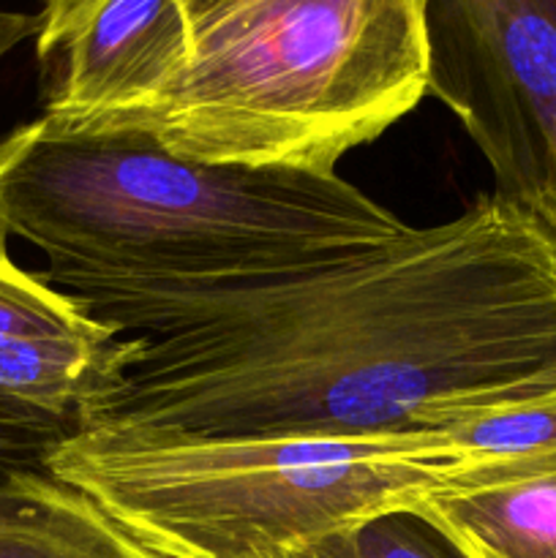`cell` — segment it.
Here are the masks:
<instances>
[{
  "mask_svg": "<svg viewBox=\"0 0 556 558\" xmlns=\"http://www.w3.org/2000/svg\"><path fill=\"white\" fill-rule=\"evenodd\" d=\"M74 303L136 338L82 423L109 434L403 436L556 387V238L499 194L281 283Z\"/></svg>",
  "mask_w": 556,
  "mask_h": 558,
  "instance_id": "obj_1",
  "label": "cell"
},
{
  "mask_svg": "<svg viewBox=\"0 0 556 558\" xmlns=\"http://www.w3.org/2000/svg\"><path fill=\"white\" fill-rule=\"evenodd\" d=\"M58 441H63V436L47 434V430L16 428V425H0V474L16 466L44 463Z\"/></svg>",
  "mask_w": 556,
  "mask_h": 558,
  "instance_id": "obj_11",
  "label": "cell"
},
{
  "mask_svg": "<svg viewBox=\"0 0 556 558\" xmlns=\"http://www.w3.org/2000/svg\"><path fill=\"white\" fill-rule=\"evenodd\" d=\"M44 466L174 558H270L360 532L463 480L436 430L403 436H125L82 428Z\"/></svg>",
  "mask_w": 556,
  "mask_h": 558,
  "instance_id": "obj_4",
  "label": "cell"
},
{
  "mask_svg": "<svg viewBox=\"0 0 556 558\" xmlns=\"http://www.w3.org/2000/svg\"><path fill=\"white\" fill-rule=\"evenodd\" d=\"M354 534H338V537L325 539V543L309 545V548L287 550V554H278L270 558H360L358 556V543H354Z\"/></svg>",
  "mask_w": 556,
  "mask_h": 558,
  "instance_id": "obj_13",
  "label": "cell"
},
{
  "mask_svg": "<svg viewBox=\"0 0 556 558\" xmlns=\"http://www.w3.org/2000/svg\"><path fill=\"white\" fill-rule=\"evenodd\" d=\"M36 54L52 69L44 114L82 123L142 107L191 52L180 0H55L44 5Z\"/></svg>",
  "mask_w": 556,
  "mask_h": 558,
  "instance_id": "obj_6",
  "label": "cell"
},
{
  "mask_svg": "<svg viewBox=\"0 0 556 558\" xmlns=\"http://www.w3.org/2000/svg\"><path fill=\"white\" fill-rule=\"evenodd\" d=\"M0 558H174L44 463L0 474Z\"/></svg>",
  "mask_w": 556,
  "mask_h": 558,
  "instance_id": "obj_8",
  "label": "cell"
},
{
  "mask_svg": "<svg viewBox=\"0 0 556 558\" xmlns=\"http://www.w3.org/2000/svg\"><path fill=\"white\" fill-rule=\"evenodd\" d=\"M49 3H55V0H44V5H49Z\"/></svg>",
  "mask_w": 556,
  "mask_h": 558,
  "instance_id": "obj_15",
  "label": "cell"
},
{
  "mask_svg": "<svg viewBox=\"0 0 556 558\" xmlns=\"http://www.w3.org/2000/svg\"><path fill=\"white\" fill-rule=\"evenodd\" d=\"M458 558H556V456L447 485L412 510Z\"/></svg>",
  "mask_w": 556,
  "mask_h": 558,
  "instance_id": "obj_7",
  "label": "cell"
},
{
  "mask_svg": "<svg viewBox=\"0 0 556 558\" xmlns=\"http://www.w3.org/2000/svg\"><path fill=\"white\" fill-rule=\"evenodd\" d=\"M425 96L423 0H234L156 98L82 125L140 129L200 163L338 174Z\"/></svg>",
  "mask_w": 556,
  "mask_h": 558,
  "instance_id": "obj_3",
  "label": "cell"
},
{
  "mask_svg": "<svg viewBox=\"0 0 556 558\" xmlns=\"http://www.w3.org/2000/svg\"><path fill=\"white\" fill-rule=\"evenodd\" d=\"M436 434L461 456V483L532 466L556 456V387L485 403L442 425Z\"/></svg>",
  "mask_w": 556,
  "mask_h": 558,
  "instance_id": "obj_9",
  "label": "cell"
},
{
  "mask_svg": "<svg viewBox=\"0 0 556 558\" xmlns=\"http://www.w3.org/2000/svg\"><path fill=\"white\" fill-rule=\"evenodd\" d=\"M360 558H458L450 545L412 512H396L354 534Z\"/></svg>",
  "mask_w": 556,
  "mask_h": 558,
  "instance_id": "obj_10",
  "label": "cell"
},
{
  "mask_svg": "<svg viewBox=\"0 0 556 558\" xmlns=\"http://www.w3.org/2000/svg\"><path fill=\"white\" fill-rule=\"evenodd\" d=\"M409 223L341 174L218 167L123 125L49 114L0 136V243L65 298H191L354 262Z\"/></svg>",
  "mask_w": 556,
  "mask_h": 558,
  "instance_id": "obj_2",
  "label": "cell"
},
{
  "mask_svg": "<svg viewBox=\"0 0 556 558\" xmlns=\"http://www.w3.org/2000/svg\"><path fill=\"white\" fill-rule=\"evenodd\" d=\"M41 14H25V11H9L0 5V60L20 47L27 38L38 36Z\"/></svg>",
  "mask_w": 556,
  "mask_h": 558,
  "instance_id": "obj_12",
  "label": "cell"
},
{
  "mask_svg": "<svg viewBox=\"0 0 556 558\" xmlns=\"http://www.w3.org/2000/svg\"><path fill=\"white\" fill-rule=\"evenodd\" d=\"M428 96L556 238V0H423Z\"/></svg>",
  "mask_w": 556,
  "mask_h": 558,
  "instance_id": "obj_5",
  "label": "cell"
},
{
  "mask_svg": "<svg viewBox=\"0 0 556 558\" xmlns=\"http://www.w3.org/2000/svg\"><path fill=\"white\" fill-rule=\"evenodd\" d=\"M234 3V0H180V5L185 9V14H189L191 25H202V22L207 20V16H213L216 11H221L223 5Z\"/></svg>",
  "mask_w": 556,
  "mask_h": 558,
  "instance_id": "obj_14",
  "label": "cell"
}]
</instances>
